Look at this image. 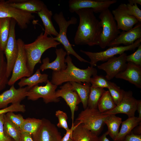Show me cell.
<instances>
[{"mask_svg": "<svg viewBox=\"0 0 141 141\" xmlns=\"http://www.w3.org/2000/svg\"><path fill=\"white\" fill-rule=\"evenodd\" d=\"M110 81L105 77L97 74L92 76L90 79V83L91 86L95 88H108L110 85Z\"/></svg>", "mask_w": 141, "mask_h": 141, "instance_id": "36", "label": "cell"}, {"mask_svg": "<svg viewBox=\"0 0 141 141\" xmlns=\"http://www.w3.org/2000/svg\"><path fill=\"white\" fill-rule=\"evenodd\" d=\"M12 141H15L13 139H12Z\"/></svg>", "mask_w": 141, "mask_h": 141, "instance_id": "51", "label": "cell"}, {"mask_svg": "<svg viewBox=\"0 0 141 141\" xmlns=\"http://www.w3.org/2000/svg\"><path fill=\"white\" fill-rule=\"evenodd\" d=\"M7 2L13 7L32 14L40 11L45 5L40 0H8Z\"/></svg>", "mask_w": 141, "mask_h": 141, "instance_id": "22", "label": "cell"}, {"mask_svg": "<svg viewBox=\"0 0 141 141\" xmlns=\"http://www.w3.org/2000/svg\"><path fill=\"white\" fill-rule=\"evenodd\" d=\"M68 141H74L72 139L70 138Z\"/></svg>", "mask_w": 141, "mask_h": 141, "instance_id": "50", "label": "cell"}, {"mask_svg": "<svg viewBox=\"0 0 141 141\" xmlns=\"http://www.w3.org/2000/svg\"><path fill=\"white\" fill-rule=\"evenodd\" d=\"M38 131L32 135L33 141H61L60 132L55 125L49 120L43 118Z\"/></svg>", "mask_w": 141, "mask_h": 141, "instance_id": "14", "label": "cell"}, {"mask_svg": "<svg viewBox=\"0 0 141 141\" xmlns=\"http://www.w3.org/2000/svg\"><path fill=\"white\" fill-rule=\"evenodd\" d=\"M18 47L17 56L14 64L11 75L8 85H14L18 80L24 77H28L32 75L27 66V57L24 48L25 44L21 38L17 40Z\"/></svg>", "mask_w": 141, "mask_h": 141, "instance_id": "8", "label": "cell"}, {"mask_svg": "<svg viewBox=\"0 0 141 141\" xmlns=\"http://www.w3.org/2000/svg\"><path fill=\"white\" fill-rule=\"evenodd\" d=\"M5 114L0 115V141H12L13 139L5 133L4 130Z\"/></svg>", "mask_w": 141, "mask_h": 141, "instance_id": "42", "label": "cell"}, {"mask_svg": "<svg viewBox=\"0 0 141 141\" xmlns=\"http://www.w3.org/2000/svg\"><path fill=\"white\" fill-rule=\"evenodd\" d=\"M108 115L101 113L97 108L87 107L79 114L75 121L98 136L102 130L104 121Z\"/></svg>", "mask_w": 141, "mask_h": 141, "instance_id": "5", "label": "cell"}, {"mask_svg": "<svg viewBox=\"0 0 141 141\" xmlns=\"http://www.w3.org/2000/svg\"><path fill=\"white\" fill-rule=\"evenodd\" d=\"M119 30L127 31L139 22L135 17L129 15L126 10V4L121 3L111 11Z\"/></svg>", "mask_w": 141, "mask_h": 141, "instance_id": "17", "label": "cell"}, {"mask_svg": "<svg viewBox=\"0 0 141 141\" xmlns=\"http://www.w3.org/2000/svg\"><path fill=\"white\" fill-rule=\"evenodd\" d=\"M9 18L14 19L20 28L26 29L31 21L35 18L32 14L10 6L7 1L0 0V18Z\"/></svg>", "mask_w": 141, "mask_h": 141, "instance_id": "9", "label": "cell"}, {"mask_svg": "<svg viewBox=\"0 0 141 141\" xmlns=\"http://www.w3.org/2000/svg\"><path fill=\"white\" fill-rule=\"evenodd\" d=\"M42 121V119L28 118L25 119L20 128L21 132H27L32 135L38 130Z\"/></svg>", "mask_w": 141, "mask_h": 141, "instance_id": "32", "label": "cell"}, {"mask_svg": "<svg viewBox=\"0 0 141 141\" xmlns=\"http://www.w3.org/2000/svg\"><path fill=\"white\" fill-rule=\"evenodd\" d=\"M53 18L58 25L59 29L57 36L53 37L54 39L63 45L67 56L72 55L81 62L89 63L90 62L82 58L75 51L67 37V33L68 27L70 25L76 24L77 19L74 17H72L70 20L67 21L62 11L55 14L53 16Z\"/></svg>", "mask_w": 141, "mask_h": 141, "instance_id": "6", "label": "cell"}, {"mask_svg": "<svg viewBox=\"0 0 141 141\" xmlns=\"http://www.w3.org/2000/svg\"><path fill=\"white\" fill-rule=\"evenodd\" d=\"M41 19L45 28L44 33L47 36L52 35L57 36L58 32L55 28L52 20V11L45 4L42 10L37 13Z\"/></svg>", "mask_w": 141, "mask_h": 141, "instance_id": "24", "label": "cell"}, {"mask_svg": "<svg viewBox=\"0 0 141 141\" xmlns=\"http://www.w3.org/2000/svg\"><path fill=\"white\" fill-rule=\"evenodd\" d=\"M16 24L15 21L11 19L9 35L4 51L6 59L7 74L9 78L11 74L18 52V45L15 33Z\"/></svg>", "mask_w": 141, "mask_h": 141, "instance_id": "11", "label": "cell"}, {"mask_svg": "<svg viewBox=\"0 0 141 141\" xmlns=\"http://www.w3.org/2000/svg\"><path fill=\"white\" fill-rule=\"evenodd\" d=\"M117 2L116 0H70L69 10L73 13L80 9L89 8L92 9L94 13H101Z\"/></svg>", "mask_w": 141, "mask_h": 141, "instance_id": "12", "label": "cell"}, {"mask_svg": "<svg viewBox=\"0 0 141 141\" xmlns=\"http://www.w3.org/2000/svg\"><path fill=\"white\" fill-rule=\"evenodd\" d=\"M25 106L17 103L12 104L9 106L5 108L0 109V115L5 114L9 112H21L24 113L26 111Z\"/></svg>", "mask_w": 141, "mask_h": 141, "instance_id": "38", "label": "cell"}, {"mask_svg": "<svg viewBox=\"0 0 141 141\" xmlns=\"http://www.w3.org/2000/svg\"><path fill=\"white\" fill-rule=\"evenodd\" d=\"M122 119L115 115H108L104 121L108 127L107 131L108 135L114 140L119 132L120 126L122 122Z\"/></svg>", "mask_w": 141, "mask_h": 141, "instance_id": "28", "label": "cell"}, {"mask_svg": "<svg viewBox=\"0 0 141 141\" xmlns=\"http://www.w3.org/2000/svg\"><path fill=\"white\" fill-rule=\"evenodd\" d=\"M137 100L133 96L131 91H125L121 102L112 110L103 113L107 115L123 113L128 117H133L137 110Z\"/></svg>", "mask_w": 141, "mask_h": 141, "instance_id": "16", "label": "cell"}, {"mask_svg": "<svg viewBox=\"0 0 141 141\" xmlns=\"http://www.w3.org/2000/svg\"><path fill=\"white\" fill-rule=\"evenodd\" d=\"M126 10L129 15L136 17L139 22L141 23V10L137 4H126Z\"/></svg>", "mask_w": 141, "mask_h": 141, "instance_id": "39", "label": "cell"}, {"mask_svg": "<svg viewBox=\"0 0 141 141\" xmlns=\"http://www.w3.org/2000/svg\"><path fill=\"white\" fill-rule=\"evenodd\" d=\"M55 115L58 120V122L57 124V126L58 128L64 129L66 131L69 130V128L67 122L68 117L66 113L62 111L58 110L56 111Z\"/></svg>", "mask_w": 141, "mask_h": 141, "instance_id": "37", "label": "cell"}, {"mask_svg": "<svg viewBox=\"0 0 141 141\" xmlns=\"http://www.w3.org/2000/svg\"><path fill=\"white\" fill-rule=\"evenodd\" d=\"M11 19L9 18H0V50L3 52L9 35Z\"/></svg>", "mask_w": 141, "mask_h": 141, "instance_id": "29", "label": "cell"}, {"mask_svg": "<svg viewBox=\"0 0 141 141\" xmlns=\"http://www.w3.org/2000/svg\"><path fill=\"white\" fill-rule=\"evenodd\" d=\"M116 105L109 91H105L98 101L97 109L104 113L112 110Z\"/></svg>", "mask_w": 141, "mask_h": 141, "instance_id": "30", "label": "cell"}, {"mask_svg": "<svg viewBox=\"0 0 141 141\" xmlns=\"http://www.w3.org/2000/svg\"><path fill=\"white\" fill-rule=\"evenodd\" d=\"M133 53L126 56V61L127 62H132L136 65L141 66V45Z\"/></svg>", "mask_w": 141, "mask_h": 141, "instance_id": "40", "label": "cell"}, {"mask_svg": "<svg viewBox=\"0 0 141 141\" xmlns=\"http://www.w3.org/2000/svg\"><path fill=\"white\" fill-rule=\"evenodd\" d=\"M29 90L27 86L16 89L13 85L8 89L0 94V109L8 107L9 103H20L26 97Z\"/></svg>", "mask_w": 141, "mask_h": 141, "instance_id": "18", "label": "cell"}, {"mask_svg": "<svg viewBox=\"0 0 141 141\" xmlns=\"http://www.w3.org/2000/svg\"><path fill=\"white\" fill-rule=\"evenodd\" d=\"M128 81L137 87L141 88V66L131 62H127L124 71L119 73L115 77Z\"/></svg>", "mask_w": 141, "mask_h": 141, "instance_id": "20", "label": "cell"}, {"mask_svg": "<svg viewBox=\"0 0 141 141\" xmlns=\"http://www.w3.org/2000/svg\"><path fill=\"white\" fill-rule=\"evenodd\" d=\"M74 126H72L69 130L66 131V133L64 137L62 138L61 141H68L70 138H71Z\"/></svg>", "mask_w": 141, "mask_h": 141, "instance_id": "45", "label": "cell"}, {"mask_svg": "<svg viewBox=\"0 0 141 141\" xmlns=\"http://www.w3.org/2000/svg\"><path fill=\"white\" fill-rule=\"evenodd\" d=\"M75 12L78 15L79 22L74 38L77 45H99L102 28L100 21L91 9H79Z\"/></svg>", "mask_w": 141, "mask_h": 141, "instance_id": "1", "label": "cell"}, {"mask_svg": "<svg viewBox=\"0 0 141 141\" xmlns=\"http://www.w3.org/2000/svg\"><path fill=\"white\" fill-rule=\"evenodd\" d=\"M57 87L48 80L45 85L39 86L38 85L29 89L27 92L26 97L28 100L32 101L42 98L46 104L58 102L60 100L56 95Z\"/></svg>", "mask_w": 141, "mask_h": 141, "instance_id": "10", "label": "cell"}, {"mask_svg": "<svg viewBox=\"0 0 141 141\" xmlns=\"http://www.w3.org/2000/svg\"><path fill=\"white\" fill-rule=\"evenodd\" d=\"M61 44L54 40L53 37L42 32L33 42L25 44L24 48L27 61L28 68L33 74L36 65L41 63V58L43 53L51 48H56Z\"/></svg>", "mask_w": 141, "mask_h": 141, "instance_id": "3", "label": "cell"}, {"mask_svg": "<svg viewBox=\"0 0 141 141\" xmlns=\"http://www.w3.org/2000/svg\"><path fill=\"white\" fill-rule=\"evenodd\" d=\"M105 90L103 88L93 87L91 86L87 107L97 109L98 101Z\"/></svg>", "mask_w": 141, "mask_h": 141, "instance_id": "33", "label": "cell"}, {"mask_svg": "<svg viewBox=\"0 0 141 141\" xmlns=\"http://www.w3.org/2000/svg\"><path fill=\"white\" fill-rule=\"evenodd\" d=\"M48 75L46 74H42L39 69H38L35 73L28 77H24L20 79L17 84L19 87L27 86L29 89L38 84L46 83L48 80Z\"/></svg>", "mask_w": 141, "mask_h": 141, "instance_id": "25", "label": "cell"}, {"mask_svg": "<svg viewBox=\"0 0 141 141\" xmlns=\"http://www.w3.org/2000/svg\"><path fill=\"white\" fill-rule=\"evenodd\" d=\"M126 56V54L124 52L118 57L114 56L108 59L107 62L98 66L97 67L105 72V77L108 80H110L126 69L127 64Z\"/></svg>", "mask_w": 141, "mask_h": 141, "instance_id": "13", "label": "cell"}, {"mask_svg": "<svg viewBox=\"0 0 141 141\" xmlns=\"http://www.w3.org/2000/svg\"><path fill=\"white\" fill-rule=\"evenodd\" d=\"M141 38L136 40L133 44L124 46L109 47L107 50L99 52H92L80 50V51L87 55L90 60L91 66H97V63L99 61H105L117 55H120L128 51L134 50L141 45Z\"/></svg>", "mask_w": 141, "mask_h": 141, "instance_id": "7", "label": "cell"}, {"mask_svg": "<svg viewBox=\"0 0 141 141\" xmlns=\"http://www.w3.org/2000/svg\"><path fill=\"white\" fill-rule=\"evenodd\" d=\"M60 88L56 91V96L63 98L69 107L71 114L72 126H73L75 112L78 109V105L81 102V99L77 92L72 90L69 82H66Z\"/></svg>", "mask_w": 141, "mask_h": 141, "instance_id": "15", "label": "cell"}, {"mask_svg": "<svg viewBox=\"0 0 141 141\" xmlns=\"http://www.w3.org/2000/svg\"><path fill=\"white\" fill-rule=\"evenodd\" d=\"M72 90L75 91L79 96L84 109L87 107V102L91 85L90 83H79L69 82Z\"/></svg>", "mask_w": 141, "mask_h": 141, "instance_id": "27", "label": "cell"}, {"mask_svg": "<svg viewBox=\"0 0 141 141\" xmlns=\"http://www.w3.org/2000/svg\"><path fill=\"white\" fill-rule=\"evenodd\" d=\"M123 141H141V135L134 134L132 131L125 137Z\"/></svg>", "mask_w": 141, "mask_h": 141, "instance_id": "43", "label": "cell"}, {"mask_svg": "<svg viewBox=\"0 0 141 141\" xmlns=\"http://www.w3.org/2000/svg\"><path fill=\"white\" fill-rule=\"evenodd\" d=\"M5 115L11 122L20 128L25 120L21 114H15L13 112H8Z\"/></svg>", "mask_w": 141, "mask_h": 141, "instance_id": "41", "label": "cell"}, {"mask_svg": "<svg viewBox=\"0 0 141 141\" xmlns=\"http://www.w3.org/2000/svg\"><path fill=\"white\" fill-rule=\"evenodd\" d=\"M108 135L107 133L106 132L101 136L98 137L97 141H110L107 138Z\"/></svg>", "mask_w": 141, "mask_h": 141, "instance_id": "48", "label": "cell"}, {"mask_svg": "<svg viewBox=\"0 0 141 141\" xmlns=\"http://www.w3.org/2000/svg\"><path fill=\"white\" fill-rule=\"evenodd\" d=\"M19 141H33L32 135L27 132H22Z\"/></svg>", "mask_w": 141, "mask_h": 141, "instance_id": "44", "label": "cell"}, {"mask_svg": "<svg viewBox=\"0 0 141 141\" xmlns=\"http://www.w3.org/2000/svg\"><path fill=\"white\" fill-rule=\"evenodd\" d=\"M65 62L67 64L65 69L59 71H53L50 81L52 84L58 86L70 81L90 83L91 78L97 74V70L93 67H89L84 69L76 67L69 55L67 56Z\"/></svg>", "mask_w": 141, "mask_h": 141, "instance_id": "2", "label": "cell"}, {"mask_svg": "<svg viewBox=\"0 0 141 141\" xmlns=\"http://www.w3.org/2000/svg\"><path fill=\"white\" fill-rule=\"evenodd\" d=\"M128 3L131 4H138L141 5V0H128Z\"/></svg>", "mask_w": 141, "mask_h": 141, "instance_id": "49", "label": "cell"}, {"mask_svg": "<svg viewBox=\"0 0 141 141\" xmlns=\"http://www.w3.org/2000/svg\"><path fill=\"white\" fill-rule=\"evenodd\" d=\"M3 128L5 133L15 141H19L21 131L20 127L16 126L4 115Z\"/></svg>", "mask_w": 141, "mask_h": 141, "instance_id": "31", "label": "cell"}, {"mask_svg": "<svg viewBox=\"0 0 141 141\" xmlns=\"http://www.w3.org/2000/svg\"><path fill=\"white\" fill-rule=\"evenodd\" d=\"M72 135L74 141H97L98 136L84 128L81 124L75 121Z\"/></svg>", "mask_w": 141, "mask_h": 141, "instance_id": "23", "label": "cell"}, {"mask_svg": "<svg viewBox=\"0 0 141 141\" xmlns=\"http://www.w3.org/2000/svg\"><path fill=\"white\" fill-rule=\"evenodd\" d=\"M139 114L138 118L141 120V100H137V110Z\"/></svg>", "mask_w": 141, "mask_h": 141, "instance_id": "47", "label": "cell"}, {"mask_svg": "<svg viewBox=\"0 0 141 141\" xmlns=\"http://www.w3.org/2000/svg\"><path fill=\"white\" fill-rule=\"evenodd\" d=\"M141 38V23L139 22L127 31H123L108 46H119L120 44L127 46L133 44Z\"/></svg>", "mask_w": 141, "mask_h": 141, "instance_id": "19", "label": "cell"}, {"mask_svg": "<svg viewBox=\"0 0 141 141\" xmlns=\"http://www.w3.org/2000/svg\"><path fill=\"white\" fill-rule=\"evenodd\" d=\"M138 117H128L122 121L120 130L114 141H123L125 137L132 132L133 129L141 123Z\"/></svg>", "mask_w": 141, "mask_h": 141, "instance_id": "26", "label": "cell"}, {"mask_svg": "<svg viewBox=\"0 0 141 141\" xmlns=\"http://www.w3.org/2000/svg\"><path fill=\"white\" fill-rule=\"evenodd\" d=\"M108 91L115 104L118 105L122 101L125 91L113 82L110 81Z\"/></svg>", "mask_w": 141, "mask_h": 141, "instance_id": "35", "label": "cell"}, {"mask_svg": "<svg viewBox=\"0 0 141 141\" xmlns=\"http://www.w3.org/2000/svg\"><path fill=\"white\" fill-rule=\"evenodd\" d=\"M132 133L135 134L141 135V123L135 127L132 131Z\"/></svg>", "mask_w": 141, "mask_h": 141, "instance_id": "46", "label": "cell"}, {"mask_svg": "<svg viewBox=\"0 0 141 141\" xmlns=\"http://www.w3.org/2000/svg\"><path fill=\"white\" fill-rule=\"evenodd\" d=\"M56 57L55 60L50 62V59L46 57L42 60L43 63L40 66L39 69L42 71L48 69L57 72L65 69L67 67L65 62V57L67 55L66 51L62 48L57 49L55 51Z\"/></svg>", "mask_w": 141, "mask_h": 141, "instance_id": "21", "label": "cell"}, {"mask_svg": "<svg viewBox=\"0 0 141 141\" xmlns=\"http://www.w3.org/2000/svg\"><path fill=\"white\" fill-rule=\"evenodd\" d=\"M102 28L99 45L102 48L108 46L120 33L111 12L108 9L100 13L99 16Z\"/></svg>", "mask_w": 141, "mask_h": 141, "instance_id": "4", "label": "cell"}, {"mask_svg": "<svg viewBox=\"0 0 141 141\" xmlns=\"http://www.w3.org/2000/svg\"><path fill=\"white\" fill-rule=\"evenodd\" d=\"M9 78L7 74V63L4 52L0 50V91L8 85Z\"/></svg>", "mask_w": 141, "mask_h": 141, "instance_id": "34", "label": "cell"}]
</instances>
